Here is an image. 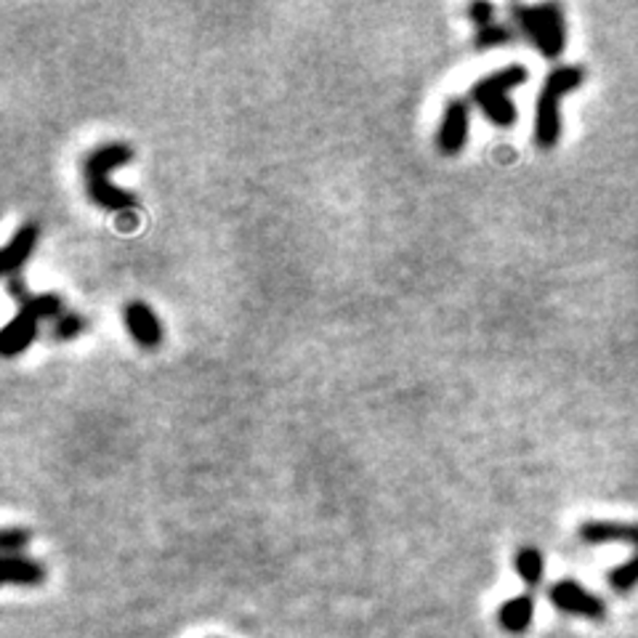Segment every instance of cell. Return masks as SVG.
Here are the masks:
<instances>
[{"mask_svg":"<svg viewBox=\"0 0 638 638\" xmlns=\"http://www.w3.org/2000/svg\"><path fill=\"white\" fill-rule=\"evenodd\" d=\"M606 580H610L612 590H617V593H628V590H634L638 586V551L625 564L610 570Z\"/></svg>","mask_w":638,"mask_h":638,"instance_id":"cell-15","label":"cell"},{"mask_svg":"<svg viewBox=\"0 0 638 638\" xmlns=\"http://www.w3.org/2000/svg\"><path fill=\"white\" fill-rule=\"evenodd\" d=\"M46 580V566L29 556H3L5 586H40Z\"/></svg>","mask_w":638,"mask_h":638,"instance_id":"cell-11","label":"cell"},{"mask_svg":"<svg viewBox=\"0 0 638 638\" xmlns=\"http://www.w3.org/2000/svg\"><path fill=\"white\" fill-rule=\"evenodd\" d=\"M468 101L466 99H450L445 104L442 123H439L437 130V147L439 152L447 154V158H455V154L463 152V147L468 145Z\"/></svg>","mask_w":638,"mask_h":638,"instance_id":"cell-6","label":"cell"},{"mask_svg":"<svg viewBox=\"0 0 638 638\" xmlns=\"http://www.w3.org/2000/svg\"><path fill=\"white\" fill-rule=\"evenodd\" d=\"M586 80V70L580 64H564L556 67L542 83L535 110V145L540 149H553L562 139V99L566 93L577 91Z\"/></svg>","mask_w":638,"mask_h":638,"instance_id":"cell-2","label":"cell"},{"mask_svg":"<svg viewBox=\"0 0 638 638\" xmlns=\"http://www.w3.org/2000/svg\"><path fill=\"white\" fill-rule=\"evenodd\" d=\"M548 601L564 614H580V617L596 620V623H601V620L606 617L604 601L575 580L553 583V586L548 588Z\"/></svg>","mask_w":638,"mask_h":638,"instance_id":"cell-5","label":"cell"},{"mask_svg":"<svg viewBox=\"0 0 638 638\" xmlns=\"http://www.w3.org/2000/svg\"><path fill=\"white\" fill-rule=\"evenodd\" d=\"M123 325L139 349H158L163 343V325L158 312L145 301H128L123 307Z\"/></svg>","mask_w":638,"mask_h":638,"instance_id":"cell-7","label":"cell"},{"mask_svg":"<svg viewBox=\"0 0 638 638\" xmlns=\"http://www.w3.org/2000/svg\"><path fill=\"white\" fill-rule=\"evenodd\" d=\"M527 80V70L522 64H511V67L498 70V73L479 77L471 86V101L479 107L481 115L487 117L498 128H511L516 123L518 112L516 104L511 101V91L524 86Z\"/></svg>","mask_w":638,"mask_h":638,"instance_id":"cell-4","label":"cell"},{"mask_svg":"<svg viewBox=\"0 0 638 638\" xmlns=\"http://www.w3.org/2000/svg\"><path fill=\"white\" fill-rule=\"evenodd\" d=\"M38 237L40 226L35 222H27L14 232V237H11L9 242H5L3 253H0V272H3L5 279L16 277V274L22 272V266L27 264L35 246H38Z\"/></svg>","mask_w":638,"mask_h":638,"instance_id":"cell-9","label":"cell"},{"mask_svg":"<svg viewBox=\"0 0 638 638\" xmlns=\"http://www.w3.org/2000/svg\"><path fill=\"white\" fill-rule=\"evenodd\" d=\"M514 38H516V33L509 25H503V22H490V25L476 29L474 43L479 51L503 49V46H509Z\"/></svg>","mask_w":638,"mask_h":638,"instance_id":"cell-14","label":"cell"},{"mask_svg":"<svg viewBox=\"0 0 638 638\" xmlns=\"http://www.w3.org/2000/svg\"><path fill=\"white\" fill-rule=\"evenodd\" d=\"M580 540L590 542H630L638 551V524L625 522H586L580 527Z\"/></svg>","mask_w":638,"mask_h":638,"instance_id":"cell-10","label":"cell"},{"mask_svg":"<svg viewBox=\"0 0 638 638\" xmlns=\"http://www.w3.org/2000/svg\"><path fill=\"white\" fill-rule=\"evenodd\" d=\"M38 314H35L33 309L22 307L20 312L14 314V320H9V325L0 333V354H3L5 360H14V356L25 354L35 338H38Z\"/></svg>","mask_w":638,"mask_h":638,"instance_id":"cell-8","label":"cell"},{"mask_svg":"<svg viewBox=\"0 0 638 638\" xmlns=\"http://www.w3.org/2000/svg\"><path fill=\"white\" fill-rule=\"evenodd\" d=\"M514 25L529 43L546 59H559L566 46V22L564 9L559 3H514L511 5Z\"/></svg>","mask_w":638,"mask_h":638,"instance_id":"cell-3","label":"cell"},{"mask_svg":"<svg viewBox=\"0 0 638 638\" xmlns=\"http://www.w3.org/2000/svg\"><path fill=\"white\" fill-rule=\"evenodd\" d=\"M468 16L471 22H474L476 29L490 25V22H495V5L487 3V0H479V3H471L468 5Z\"/></svg>","mask_w":638,"mask_h":638,"instance_id":"cell-18","label":"cell"},{"mask_svg":"<svg viewBox=\"0 0 638 638\" xmlns=\"http://www.w3.org/2000/svg\"><path fill=\"white\" fill-rule=\"evenodd\" d=\"M83 330H86V320L75 312H64L62 317L53 322V338L57 341H73Z\"/></svg>","mask_w":638,"mask_h":638,"instance_id":"cell-16","label":"cell"},{"mask_svg":"<svg viewBox=\"0 0 638 638\" xmlns=\"http://www.w3.org/2000/svg\"><path fill=\"white\" fill-rule=\"evenodd\" d=\"M533 614H535L533 593H522L500 606L498 620H500V625L509 630V634H524V630L533 625Z\"/></svg>","mask_w":638,"mask_h":638,"instance_id":"cell-12","label":"cell"},{"mask_svg":"<svg viewBox=\"0 0 638 638\" xmlns=\"http://www.w3.org/2000/svg\"><path fill=\"white\" fill-rule=\"evenodd\" d=\"M514 566H516L518 577L524 580V586H529V588L540 586V580H542V553L538 551V548H533V546L518 548L516 556H514Z\"/></svg>","mask_w":638,"mask_h":638,"instance_id":"cell-13","label":"cell"},{"mask_svg":"<svg viewBox=\"0 0 638 638\" xmlns=\"http://www.w3.org/2000/svg\"><path fill=\"white\" fill-rule=\"evenodd\" d=\"M134 160V149L123 141H107L97 149L86 154L83 160V184H86V195L93 205H99L101 211L110 213H130L139 200L134 192H125V189L112 184L110 173L121 165Z\"/></svg>","mask_w":638,"mask_h":638,"instance_id":"cell-1","label":"cell"},{"mask_svg":"<svg viewBox=\"0 0 638 638\" xmlns=\"http://www.w3.org/2000/svg\"><path fill=\"white\" fill-rule=\"evenodd\" d=\"M29 542V533L27 529H20V527H9L3 529V535H0V548H3L5 556H25V548Z\"/></svg>","mask_w":638,"mask_h":638,"instance_id":"cell-17","label":"cell"}]
</instances>
